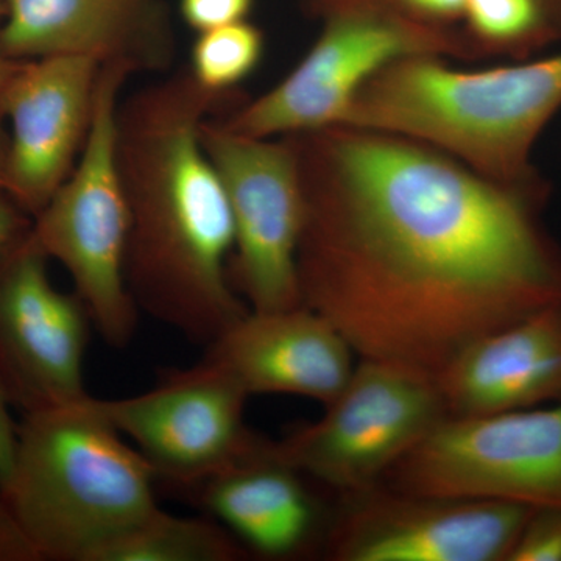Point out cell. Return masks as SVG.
<instances>
[{
  "label": "cell",
  "instance_id": "9c48e42d",
  "mask_svg": "<svg viewBox=\"0 0 561 561\" xmlns=\"http://www.w3.org/2000/svg\"><path fill=\"white\" fill-rule=\"evenodd\" d=\"M201 135L230 202L232 286L251 311L301 306L298 247L305 198L294 142L289 136L241 135L209 117Z\"/></svg>",
  "mask_w": 561,
  "mask_h": 561
},
{
  "label": "cell",
  "instance_id": "ac0fdd59",
  "mask_svg": "<svg viewBox=\"0 0 561 561\" xmlns=\"http://www.w3.org/2000/svg\"><path fill=\"white\" fill-rule=\"evenodd\" d=\"M242 546L213 518H187L160 505L111 540L91 561H234Z\"/></svg>",
  "mask_w": 561,
  "mask_h": 561
},
{
  "label": "cell",
  "instance_id": "e0dca14e",
  "mask_svg": "<svg viewBox=\"0 0 561 561\" xmlns=\"http://www.w3.org/2000/svg\"><path fill=\"white\" fill-rule=\"evenodd\" d=\"M302 478L276 456L272 443L260 438L249 453L190 491L239 545L278 559L300 553L319 523V508Z\"/></svg>",
  "mask_w": 561,
  "mask_h": 561
},
{
  "label": "cell",
  "instance_id": "484cf974",
  "mask_svg": "<svg viewBox=\"0 0 561 561\" xmlns=\"http://www.w3.org/2000/svg\"><path fill=\"white\" fill-rule=\"evenodd\" d=\"M10 135L7 130L5 116L0 110V197H7V180H9Z\"/></svg>",
  "mask_w": 561,
  "mask_h": 561
},
{
  "label": "cell",
  "instance_id": "83f0119b",
  "mask_svg": "<svg viewBox=\"0 0 561 561\" xmlns=\"http://www.w3.org/2000/svg\"><path fill=\"white\" fill-rule=\"evenodd\" d=\"M545 2H546V0H545ZM549 2L559 3V5H561V0H549Z\"/></svg>",
  "mask_w": 561,
  "mask_h": 561
},
{
  "label": "cell",
  "instance_id": "7c38bea8",
  "mask_svg": "<svg viewBox=\"0 0 561 561\" xmlns=\"http://www.w3.org/2000/svg\"><path fill=\"white\" fill-rule=\"evenodd\" d=\"M334 534L346 561H507L535 512L500 501L356 493Z\"/></svg>",
  "mask_w": 561,
  "mask_h": 561
},
{
  "label": "cell",
  "instance_id": "8992f818",
  "mask_svg": "<svg viewBox=\"0 0 561 561\" xmlns=\"http://www.w3.org/2000/svg\"><path fill=\"white\" fill-rule=\"evenodd\" d=\"M324 27L301 61L271 91L220 121L254 138L341 125L368 80L402 58L485 57L468 35L415 20L386 0H327Z\"/></svg>",
  "mask_w": 561,
  "mask_h": 561
},
{
  "label": "cell",
  "instance_id": "d6986e66",
  "mask_svg": "<svg viewBox=\"0 0 561 561\" xmlns=\"http://www.w3.org/2000/svg\"><path fill=\"white\" fill-rule=\"evenodd\" d=\"M264 46V35L249 21L210 28L192 46L190 72L206 91L224 95L256 70Z\"/></svg>",
  "mask_w": 561,
  "mask_h": 561
},
{
  "label": "cell",
  "instance_id": "4316f807",
  "mask_svg": "<svg viewBox=\"0 0 561 561\" xmlns=\"http://www.w3.org/2000/svg\"><path fill=\"white\" fill-rule=\"evenodd\" d=\"M3 18V0H0V22H2ZM22 61H13L9 60V58L3 57L2 51H0V98H2L3 91L9 87L11 79H13L16 70L20 69Z\"/></svg>",
  "mask_w": 561,
  "mask_h": 561
},
{
  "label": "cell",
  "instance_id": "277c9868",
  "mask_svg": "<svg viewBox=\"0 0 561 561\" xmlns=\"http://www.w3.org/2000/svg\"><path fill=\"white\" fill-rule=\"evenodd\" d=\"M560 108L561 54L490 69L419 55L368 80L341 125L419 140L486 179L530 186L531 149Z\"/></svg>",
  "mask_w": 561,
  "mask_h": 561
},
{
  "label": "cell",
  "instance_id": "8fae6325",
  "mask_svg": "<svg viewBox=\"0 0 561 561\" xmlns=\"http://www.w3.org/2000/svg\"><path fill=\"white\" fill-rule=\"evenodd\" d=\"M31 230L0 257V383L22 413L88 397L92 320L79 295L51 283Z\"/></svg>",
  "mask_w": 561,
  "mask_h": 561
},
{
  "label": "cell",
  "instance_id": "5bb4252c",
  "mask_svg": "<svg viewBox=\"0 0 561 561\" xmlns=\"http://www.w3.org/2000/svg\"><path fill=\"white\" fill-rule=\"evenodd\" d=\"M0 51L13 61L88 57L135 73L168 69L175 57L154 0H3Z\"/></svg>",
  "mask_w": 561,
  "mask_h": 561
},
{
  "label": "cell",
  "instance_id": "4fadbf2b",
  "mask_svg": "<svg viewBox=\"0 0 561 561\" xmlns=\"http://www.w3.org/2000/svg\"><path fill=\"white\" fill-rule=\"evenodd\" d=\"M102 65L88 57L22 61L0 98L10 124L7 198L35 217L83 149Z\"/></svg>",
  "mask_w": 561,
  "mask_h": 561
},
{
  "label": "cell",
  "instance_id": "3957f363",
  "mask_svg": "<svg viewBox=\"0 0 561 561\" xmlns=\"http://www.w3.org/2000/svg\"><path fill=\"white\" fill-rule=\"evenodd\" d=\"M157 481L88 394L24 413L0 501L35 561H91L158 507Z\"/></svg>",
  "mask_w": 561,
  "mask_h": 561
},
{
  "label": "cell",
  "instance_id": "2e32d148",
  "mask_svg": "<svg viewBox=\"0 0 561 561\" xmlns=\"http://www.w3.org/2000/svg\"><path fill=\"white\" fill-rule=\"evenodd\" d=\"M449 416L538 408L561 398V306L482 335L438 375Z\"/></svg>",
  "mask_w": 561,
  "mask_h": 561
},
{
  "label": "cell",
  "instance_id": "52a82bcc",
  "mask_svg": "<svg viewBox=\"0 0 561 561\" xmlns=\"http://www.w3.org/2000/svg\"><path fill=\"white\" fill-rule=\"evenodd\" d=\"M389 474L413 496L561 508V404L445 416Z\"/></svg>",
  "mask_w": 561,
  "mask_h": 561
},
{
  "label": "cell",
  "instance_id": "30bf717a",
  "mask_svg": "<svg viewBox=\"0 0 561 561\" xmlns=\"http://www.w3.org/2000/svg\"><path fill=\"white\" fill-rule=\"evenodd\" d=\"M249 398L224 368L203 359L162 373L142 393L94 401L149 461L158 481L190 490L260 442L243 420Z\"/></svg>",
  "mask_w": 561,
  "mask_h": 561
},
{
  "label": "cell",
  "instance_id": "ba28073f",
  "mask_svg": "<svg viewBox=\"0 0 561 561\" xmlns=\"http://www.w3.org/2000/svg\"><path fill=\"white\" fill-rule=\"evenodd\" d=\"M445 416L434 378L362 359L320 420L272 446L306 478L362 493L375 489Z\"/></svg>",
  "mask_w": 561,
  "mask_h": 561
},
{
  "label": "cell",
  "instance_id": "6da1fadb",
  "mask_svg": "<svg viewBox=\"0 0 561 561\" xmlns=\"http://www.w3.org/2000/svg\"><path fill=\"white\" fill-rule=\"evenodd\" d=\"M305 198L301 302L360 359L437 379L494 330L561 306L530 186L353 125L290 135Z\"/></svg>",
  "mask_w": 561,
  "mask_h": 561
},
{
  "label": "cell",
  "instance_id": "d4e9b609",
  "mask_svg": "<svg viewBox=\"0 0 561 561\" xmlns=\"http://www.w3.org/2000/svg\"><path fill=\"white\" fill-rule=\"evenodd\" d=\"M32 225L10 198L0 197V257L27 234Z\"/></svg>",
  "mask_w": 561,
  "mask_h": 561
},
{
  "label": "cell",
  "instance_id": "7402d4cb",
  "mask_svg": "<svg viewBox=\"0 0 561 561\" xmlns=\"http://www.w3.org/2000/svg\"><path fill=\"white\" fill-rule=\"evenodd\" d=\"M254 0H180L181 16L198 33L247 21Z\"/></svg>",
  "mask_w": 561,
  "mask_h": 561
},
{
  "label": "cell",
  "instance_id": "9a60e30c",
  "mask_svg": "<svg viewBox=\"0 0 561 561\" xmlns=\"http://www.w3.org/2000/svg\"><path fill=\"white\" fill-rule=\"evenodd\" d=\"M354 356L331 321L301 305L249 309L206 346L203 359L224 368L249 397L294 394L327 405L350 381Z\"/></svg>",
  "mask_w": 561,
  "mask_h": 561
},
{
  "label": "cell",
  "instance_id": "cb8c5ba5",
  "mask_svg": "<svg viewBox=\"0 0 561 561\" xmlns=\"http://www.w3.org/2000/svg\"><path fill=\"white\" fill-rule=\"evenodd\" d=\"M11 402L0 383V489L5 485L16 449L18 423L11 415Z\"/></svg>",
  "mask_w": 561,
  "mask_h": 561
},
{
  "label": "cell",
  "instance_id": "5b68a950",
  "mask_svg": "<svg viewBox=\"0 0 561 561\" xmlns=\"http://www.w3.org/2000/svg\"><path fill=\"white\" fill-rule=\"evenodd\" d=\"M130 66L102 65L90 131L68 179L33 217L31 236L72 279L92 327L114 348L138 330L127 280L130 210L117 158V111Z\"/></svg>",
  "mask_w": 561,
  "mask_h": 561
},
{
  "label": "cell",
  "instance_id": "44dd1931",
  "mask_svg": "<svg viewBox=\"0 0 561 561\" xmlns=\"http://www.w3.org/2000/svg\"><path fill=\"white\" fill-rule=\"evenodd\" d=\"M507 561H561V508L531 513Z\"/></svg>",
  "mask_w": 561,
  "mask_h": 561
},
{
  "label": "cell",
  "instance_id": "7a4b0ae2",
  "mask_svg": "<svg viewBox=\"0 0 561 561\" xmlns=\"http://www.w3.org/2000/svg\"><path fill=\"white\" fill-rule=\"evenodd\" d=\"M221 101L187 69L136 91L117 111L133 300L205 346L249 311L230 278V202L201 135Z\"/></svg>",
  "mask_w": 561,
  "mask_h": 561
},
{
  "label": "cell",
  "instance_id": "603a6c76",
  "mask_svg": "<svg viewBox=\"0 0 561 561\" xmlns=\"http://www.w3.org/2000/svg\"><path fill=\"white\" fill-rule=\"evenodd\" d=\"M394 9L415 20L443 25L463 18L468 0H386Z\"/></svg>",
  "mask_w": 561,
  "mask_h": 561
},
{
  "label": "cell",
  "instance_id": "ffe728a7",
  "mask_svg": "<svg viewBox=\"0 0 561 561\" xmlns=\"http://www.w3.org/2000/svg\"><path fill=\"white\" fill-rule=\"evenodd\" d=\"M468 36L483 54H519L551 35L545 0H468Z\"/></svg>",
  "mask_w": 561,
  "mask_h": 561
}]
</instances>
